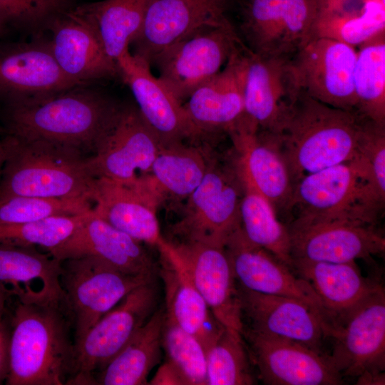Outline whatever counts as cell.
<instances>
[{"label": "cell", "mask_w": 385, "mask_h": 385, "mask_svg": "<svg viewBox=\"0 0 385 385\" xmlns=\"http://www.w3.org/2000/svg\"><path fill=\"white\" fill-rule=\"evenodd\" d=\"M120 104L88 86L6 104L7 134L42 140L93 155L111 126Z\"/></svg>", "instance_id": "1"}, {"label": "cell", "mask_w": 385, "mask_h": 385, "mask_svg": "<svg viewBox=\"0 0 385 385\" xmlns=\"http://www.w3.org/2000/svg\"><path fill=\"white\" fill-rule=\"evenodd\" d=\"M6 385L67 384L73 370L75 342L63 302L16 300L9 319Z\"/></svg>", "instance_id": "2"}, {"label": "cell", "mask_w": 385, "mask_h": 385, "mask_svg": "<svg viewBox=\"0 0 385 385\" xmlns=\"http://www.w3.org/2000/svg\"><path fill=\"white\" fill-rule=\"evenodd\" d=\"M365 118L300 91L279 133L294 184L304 175L357 157Z\"/></svg>", "instance_id": "3"}, {"label": "cell", "mask_w": 385, "mask_h": 385, "mask_svg": "<svg viewBox=\"0 0 385 385\" xmlns=\"http://www.w3.org/2000/svg\"><path fill=\"white\" fill-rule=\"evenodd\" d=\"M88 157L63 145L16 138L2 168L0 198L23 195L93 203L97 178Z\"/></svg>", "instance_id": "4"}, {"label": "cell", "mask_w": 385, "mask_h": 385, "mask_svg": "<svg viewBox=\"0 0 385 385\" xmlns=\"http://www.w3.org/2000/svg\"><path fill=\"white\" fill-rule=\"evenodd\" d=\"M384 200L365 161L357 155L302 178L294 186L289 211L297 209V217L344 219L376 226Z\"/></svg>", "instance_id": "5"}, {"label": "cell", "mask_w": 385, "mask_h": 385, "mask_svg": "<svg viewBox=\"0 0 385 385\" xmlns=\"http://www.w3.org/2000/svg\"><path fill=\"white\" fill-rule=\"evenodd\" d=\"M242 195L233 162L227 165L210 159L202 182L187 197L180 218L171 227L175 242L225 247L229 237L241 226Z\"/></svg>", "instance_id": "6"}, {"label": "cell", "mask_w": 385, "mask_h": 385, "mask_svg": "<svg viewBox=\"0 0 385 385\" xmlns=\"http://www.w3.org/2000/svg\"><path fill=\"white\" fill-rule=\"evenodd\" d=\"M63 304L78 342L106 313L137 287L154 276L130 274L93 256L61 261Z\"/></svg>", "instance_id": "7"}, {"label": "cell", "mask_w": 385, "mask_h": 385, "mask_svg": "<svg viewBox=\"0 0 385 385\" xmlns=\"http://www.w3.org/2000/svg\"><path fill=\"white\" fill-rule=\"evenodd\" d=\"M155 279L130 292L75 344V362L67 384H95L94 372L103 369L154 313L158 304Z\"/></svg>", "instance_id": "8"}, {"label": "cell", "mask_w": 385, "mask_h": 385, "mask_svg": "<svg viewBox=\"0 0 385 385\" xmlns=\"http://www.w3.org/2000/svg\"><path fill=\"white\" fill-rule=\"evenodd\" d=\"M325 0H242L240 28L252 53L291 58L315 37Z\"/></svg>", "instance_id": "9"}, {"label": "cell", "mask_w": 385, "mask_h": 385, "mask_svg": "<svg viewBox=\"0 0 385 385\" xmlns=\"http://www.w3.org/2000/svg\"><path fill=\"white\" fill-rule=\"evenodd\" d=\"M328 354L335 369L355 377L385 370V292L383 285L329 324Z\"/></svg>", "instance_id": "10"}, {"label": "cell", "mask_w": 385, "mask_h": 385, "mask_svg": "<svg viewBox=\"0 0 385 385\" xmlns=\"http://www.w3.org/2000/svg\"><path fill=\"white\" fill-rule=\"evenodd\" d=\"M243 43L233 26L203 29L159 54L151 63L159 79L182 103L215 76Z\"/></svg>", "instance_id": "11"}, {"label": "cell", "mask_w": 385, "mask_h": 385, "mask_svg": "<svg viewBox=\"0 0 385 385\" xmlns=\"http://www.w3.org/2000/svg\"><path fill=\"white\" fill-rule=\"evenodd\" d=\"M288 230L292 261L370 260L385 251V239L376 226L357 221L296 217Z\"/></svg>", "instance_id": "12"}, {"label": "cell", "mask_w": 385, "mask_h": 385, "mask_svg": "<svg viewBox=\"0 0 385 385\" xmlns=\"http://www.w3.org/2000/svg\"><path fill=\"white\" fill-rule=\"evenodd\" d=\"M257 378L267 385H339L343 377L328 354L292 339L242 327Z\"/></svg>", "instance_id": "13"}, {"label": "cell", "mask_w": 385, "mask_h": 385, "mask_svg": "<svg viewBox=\"0 0 385 385\" xmlns=\"http://www.w3.org/2000/svg\"><path fill=\"white\" fill-rule=\"evenodd\" d=\"M356 57L354 46L315 36L290 61L300 91L328 106L355 111L353 75Z\"/></svg>", "instance_id": "14"}, {"label": "cell", "mask_w": 385, "mask_h": 385, "mask_svg": "<svg viewBox=\"0 0 385 385\" xmlns=\"http://www.w3.org/2000/svg\"><path fill=\"white\" fill-rule=\"evenodd\" d=\"M227 133L239 178L262 193L277 212L289 211L294 184L278 135L260 129L244 115Z\"/></svg>", "instance_id": "15"}, {"label": "cell", "mask_w": 385, "mask_h": 385, "mask_svg": "<svg viewBox=\"0 0 385 385\" xmlns=\"http://www.w3.org/2000/svg\"><path fill=\"white\" fill-rule=\"evenodd\" d=\"M230 0H150L133 54L150 66L162 52L203 29L230 24Z\"/></svg>", "instance_id": "16"}, {"label": "cell", "mask_w": 385, "mask_h": 385, "mask_svg": "<svg viewBox=\"0 0 385 385\" xmlns=\"http://www.w3.org/2000/svg\"><path fill=\"white\" fill-rule=\"evenodd\" d=\"M161 143L138 108L120 105L96 152L88 157L96 178L129 184L150 172Z\"/></svg>", "instance_id": "17"}, {"label": "cell", "mask_w": 385, "mask_h": 385, "mask_svg": "<svg viewBox=\"0 0 385 385\" xmlns=\"http://www.w3.org/2000/svg\"><path fill=\"white\" fill-rule=\"evenodd\" d=\"M242 327L303 344L317 352L328 339V323L316 308L298 299L266 294L237 282Z\"/></svg>", "instance_id": "18"}, {"label": "cell", "mask_w": 385, "mask_h": 385, "mask_svg": "<svg viewBox=\"0 0 385 385\" xmlns=\"http://www.w3.org/2000/svg\"><path fill=\"white\" fill-rule=\"evenodd\" d=\"M115 63L118 77L130 89L138 111L161 145L200 137L189 120L183 103L151 73L147 62L128 50Z\"/></svg>", "instance_id": "19"}, {"label": "cell", "mask_w": 385, "mask_h": 385, "mask_svg": "<svg viewBox=\"0 0 385 385\" xmlns=\"http://www.w3.org/2000/svg\"><path fill=\"white\" fill-rule=\"evenodd\" d=\"M56 63L48 41L0 43V99L6 104L38 98L76 86Z\"/></svg>", "instance_id": "20"}, {"label": "cell", "mask_w": 385, "mask_h": 385, "mask_svg": "<svg viewBox=\"0 0 385 385\" xmlns=\"http://www.w3.org/2000/svg\"><path fill=\"white\" fill-rule=\"evenodd\" d=\"M244 115L263 130L277 134L300 91L291 58L265 57L247 47Z\"/></svg>", "instance_id": "21"}, {"label": "cell", "mask_w": 385, "mask_h": 385, "mask_svg": "<svg viewBox=\"0 0 385 385\" xmlns=\"http://www.w3.org/2000/svg\"><path fill=\"white\" fill-rule=\"evenodd\" d=\"M225 249L237 282L251 291L302 300L324 317L311 286L270 251L250 241L241 226L227 239Z\"/></svg>", "instance_id": "22"}, {"label": "cell", "mask_w": 385, "mask_h": 385, "mask_svg": "<svg viewBox=\"0 0 385 385\" xmlns=\"http://www.w3.org/2000/svg\"><path fill=\"white\" fill-rule=\"evenodd\" d=\"M93 203L96 215L136 240L157 249L165 243L157 217L161 199L141 175L129 184L97 178Z\"/></svg>", "instance_id": "23"}, {"label": "cell", "mask_w": 385, "mask_h": 385, "mask_svg": "<svg viewBox=\"0 0 385 385\" xmlns=\"http://www.w3.org/2000/svg\"><path fill=\"white\" fill-rule=\"evenodd\" d=\"M169 242L214 317L225 328L242 332L237 280L225 247Z\"/></svg>", "instance_id": "24"}, {"label": "cell", "mask_w": 385, "mask_h": 385, "mask_svg": "<svg viewBox=\"0 0 385 385\" xmlns=\"http://www.w3.org/2000/svg\"><path fill=\"white\" fill-rule=\"evenodd\" d=\"M48 252L60 261L93 256L130 274L154 276L156 270L142 242L115 228L94 212L66 241Z\"/></svg>", "instance_id": "25"}, {"label": "cell", "mask_w": 385, "mask_h": 385, "mask_svg": "<svg viewBox=\"0 0 385 385\" xmlns=\"http://www.w3.org/2000/svg\"><path fill=\"white\" fill-rule=\"evenodd\" d=\"M245 50L242 44L218 73L183 103L189 120L200 136L210 132H227L243 116Z\"/></svg>", "instance_id": "26"}, {"label": "cell", "mask_w": 385, "mask_h": 385, "mask_svg": "<svg viewBox=\"0 0 385 385\" xmlns=\"http://www.w3.org/2000/svg\"><path fill=\"white\" fill-rule=\"evenodd\" d=\"M72 9L56 17L47 29L50 48L62 72L77 86L118 77L116 63Z\"/></svg>", "instance_id": "27"}, {"label": "cell", "mask_w": 385, "mask_h": 385, "mask_svg": "<svg viewBox=\"0 0 385 385\" xmlns=\"http://www.w3.org/2000/svg\"><path fill=\"white\" fill-rule=\"evenodd\" d=\"M61 261L34 247L0 243V287L23 302H63Z\"/></svg>", "instance_id": "28"}, {"label": "cell", "mask_w": 385, "mask_h": 385, "mask_svg": "<svg viewBox=\"0 0 385 385\" xmlns=\"http://www.w3.org/2000/svg\"><path fill=\"white\" fill-rule=\"evenodd\" d=\"M292 269L317 295L328 324L344 316L382 285L365 277L356 262L294 260Z\"/></svg>", "instance_id": "29"}, {"label": "cell", "mask_w": 385, "mask_h": 385, "mask_svg": "<svg viewBox=\"0 0 385 385\" xmlns=\"http://www.w3.org/2000/svg\"><path fill=\"white\" fill-rule=\"evenodd\" d=\"M158 250L165 289V317L194 336L206 351L225 327L210 329L209 308L172 244L167 240Z\"/></svg>", "instance_id": "30"}, {"label": "cell", "mask_w": 385, "mask_h": 385, "mask_svg": "<svg viewBox=\"0 0 385 385\" xmlns=\"http://www.w3.org/2000/svg\"><path fill=\"white\" fill-rule=\"evenodd\" d=\"M150 0H102L75 5L74 14L90 29L115 63L138 35Z\"/></svg>", "instance_id": "31"}, {"label": "cell", "mask_w": 385, "mask_h": 385, "mask_svg": "<svg viewBox=\"0 0 385 385\" xmlns=\"http://www.w3.org/2000/svg\"><path fill=\"white\" fill-rule=\"evenodd\" d=\"M210 160L202 149L193 145H161L150 172L142 175L162 202L186 200L202 182Z\"/></svg>", "instance_id": "32"}, {"label": "cell", "mask_w": 385, "mask_h": 385, "mask_svg": "<svg viewBox=\"0 0 385 385\" xmlns=\"http://www.w3.org/2000/svg\"><path fill=\"white\" fill-rule=\"evenodd\" d=\"M163 310H156L95 378L96 384L143 385L160 359Z\"/></svg>", "instance_id": "33"}, {"label": "cell", "mask_w": 385, "mask_h": 385, "mask_svg": "<svg viewBox=\"0 0 385 385\" xmlns=\"http://www.w3.org/2000/svg\"><path fill=\"white\" fill-rule=\"evenodd\" d=\"M384 29V0H325L315 36L354 47Z\"/></svg>", "instance_id": "34"}, {"label": "cell", "mask_w": 385, "mask_h": 385, "mask_svg": "<svg viewBox=\"0 0 385 385\" xmlns=\"http://www.w3.org/2000/svg\"><path fill=\"white\" fill-rule=\"evenodd\" d=\"M359 46L353 75L355 111L385 125V29Z\"/></svg>", "instance_id": "35"}, {"label": "cell", "mask_w": 385, "mask_h": 385, "mask_svg": "<svg viewBox=\"0 0 385 385\" xmlns=\"http://www.w3.org/2000/svg\"><path fill=\"white\" fill-rule=\"evenodd\" d=\"M240 180L242 187L240 217L243 233L250 241L270 251L292 268L288 227L278 220L273 205L262 193L249 182Z\"/></svg>", "instance_id": "36"}, {"label": "cell", "mask_w": 385, "mask_h": 385, "mask_svg": "<svg viewBox=\"0 0 385 385\" xmlns=\"http://www.w3.org/2000/svg\"><path fill=\"white\" fill-rule=\"evenodd\" d=\"M207 385H251L254 366L241 332L224 328L206 350Z\"/></svg>", "instance_id": "37"}, {"label": "cell", "mask_w": 385, "mask_h": 385, "mask_svg": "<svg viewBox=\"0 0 385 385\" xmlns=\"http://www.w3.org/2000/svg\"><path fill=\"white\" fill-rule=\"evenodd\" d=\"M54 215L16 225H0V243L43 247L48 252L66 241L93 215Z\"/></svg>", "instance_id": "38"}, {"label": "cell", "mask_w": 385, "mask_h": 385, "mask_svg": "<svg viewBox=\"0 0 385 385\" xmlns=\"http://www.w3.org/2000/svg\"><path fill=\"white\" fill-rule=\"evenodd\" d=\"M162 346L165 362L179 377L182 385H207L206 351L192 334L165 317Z\"/></svg>", "instance_id": "39"}, {"label": "cell", "mask_w": 385, "mask_h": 385, "mask_svg": "<svg viewBox=\"0 0 385 385\" xmlns=\"http://www.w3.org/2000/svg\"><path fill=\"white\" fill-rule=\"evenodd\" d=\"M92 208L91 202L82 200L9 196L0 198V225L21 224L54 215L80 214Z\"/></svg>", "instance_id": "40"}, {"label": "cell", "mask_w": 385, "mask_h": 385, "mask_svg": "<svg viewBox=\"0 0 385 385\" xmlns=\"http://www.w3.org/2000/svg\"><path fill=\"white\" fill-rule=\"evenodd\" d=\"M75 5L73 0H0V15L10 27L36 36Z\"/></svg>", "instance_id": "41"}, {"label": "cell", "mask_w": 385, "mask_h": 385, "mask_svg": "<svg viewBox=\"0 0 385 385\" xmlns=\"http://www.w3.org/2000/svg\"><path fill=\"white\" fill-rule=\"evenodd\" d=\"M10 322L0 317V384L5 383L9 366Z\"/></svg>", "instance_id": "42"}, {"label": "cell", "mask_w": 385, "mask_h": 385, "mask_svg": "<svg viewBox=\"0 0 385 385\" xmlns=\"http://www.w3.org/2000/svg\"><path fill=\"white\" fill-rule=\"evenodd\" d=\"M148 384H181V381L171 367L165 362Z\"/></svg>", "instance_id": "43"}, {"label": "cell", "mask_w": 385, "mask_h": 385, "mask_svg": "<svg viewBox=\"0 0 385 385\" xmlns=\"http://www.w3.org/2000/svg\"><path fill=\"white\" fill-rule=\"evenodd\" d=\"M356 384L381 385L385 384V375L383 372H367L356 377Z\"/></svg>", "instance_id": "44"}, {"label": "cell", "mask_w": 385, "mask_h": 385, "mask_svg": "<svg viewBox=\"0 0 385 385\" xmlns=\"http://www.w3.org/2000/svg\"><path fill=\"white\" fill-rule=\"evenodd\" d=\"M15 142L16 138L9 134L0 138V171L2 170L4 163L9 155Z\"/></svg>", "instance_id": "45"}, {"label": "cell", "mask_w": 385, "mask_h": 385, "mask_svg": "<svg viewBox=\"0 0 385 385\" xmlns=\"http://www.w3.org/2000/svg\"><path fill=\"white\" fill-rule=\"evenodd\" d=\"M10 299L9 294L0 287V317L6 316Z\"/></svg>", "instance_id": "46"}, {"label": "cell", "mask_w": 385, "mask_h": 385, "mask_svg": "<svg viewBox=\"0 0 385 385\" xmlns=\"http://www.w3.org/2000/svg\"><path fill=\"white\" fill-rule=\"evenodd\" d=\"M10 28V26L3 16L0 15V38L3 37L7 34Z\"/></svg>", "instance_id": "47"}, {"label": "cell", "mask_w": 385, "mask_h": 385, "mask_svg": "<svg viewBox=\"0 0 385 385\" xmlns=\"http://www.w3.org/2000/svg\"><path fill=\"white\" fill-rule=\"evenodd\" d=\"M205 1H220V0H205Z\"/></svg>", "instance_id": "48"}]
</instances>
